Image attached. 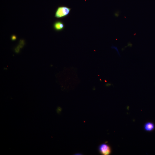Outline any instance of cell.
<instances>
[{
  "instance_id": "1",
  "label": "cell",
  "mask_w": 155,
  "mask_h": 155,
  "mask_svg": "<svg viewBox=\"0 0 155 155\" xmlns=\"http://www.w3.org/2000/svg\"><path fill=\"white\" fill-rule=\"evenodd\" d=\"M71 10V8L67 7H59L56 11L55 17L57 18H61L66 17L70 13Z\"/></svg>"
},
{
  "instance_id": "2",
  "label": "cell",
  "mask_w": 155,
  "mask_h": 155,
  "mask_svg": "<svg viewBox=\"0 0 155 155\" xmlns=\"http://www.w3.org/2000/svg\"><path fill=\"white\" fill-rule=\"evenodd\" d=\"M98 149L100 153L103 155H109L111 152V148L106 144H100L99 147Z\"/></svg>"
},
{
  "instance_id": "3",
  "label": "cell",
  "mask_w": 155,
  "mask_h": 155,
  "mask_svg": "<svg viewBox=\"0 0 155 155\" xmlns=\"http://www.w3.org/2000/svg\"><path fill=\"white\" fill-rule=\"evenodd\" d=\"M53 27L55 31H60L64 29L65 25L63 22L61 21L57 20L54 23Z\"/></svg>"
},
{
  "instance_id": "4",
  "label": "cell",
  "mask_w": 155,
  "mask_h": 155,
  "mask_svg": "<svg viewBox=\"0 0 155 155\" xmlns=\"http://www.w3.org/2000/svg\"><path fill=\"white\" fill-rule=\"evenodd\" d=\"M154 124L152 123L148 122L146 123L144 125L145 130L147 131H151L154 129Z\"/></svg>"
},
{
  "instance_id": "5",
  "label": "cell",
  "mask_w": 155,
  "mask_h": 155,
  "mask_svg": "<svg viewBox=\"0 0 155 155\" xmlns=\"http://www.w3.org/2000/svg\"><path fill=\"white\" fill-rule=\"evenodd\" d=\"M111 48H113V49H115L117 51V52L118 55H119L120 56V54L119 52V51L118 50V49L117 48V47L116 46H114L113 45V46H112L111 47Z\"/></svg>"
},
{
  "instance_id": "6",
  "label": "cell",
  "mask_w": 155,
  "mask_h": 155,
  "mask_svg": "<svg viewBox=\"0 0 155 155\" xmlns=\"http://www.w3.org/2000/svg\"><path fill=\"white\" fill-rule=\"evenodd\" d=\"M17 37L15 35H12L11 36V39L12 40L14 41L16 39Z\"/></svg>"
},
{
  "instance_id": "7",
  "label": "cell",
  "mask_w": 155,
  "mask_h": 155,
  "mask_svg": "<svg viewBox=\"0 0 155 155\" xmlns=\"http://www.w3.org/2000/svg\"><path fill=\"white\" fill-rule=\"evenodd\" d=\"M119 12H115V16L116 17H118L119 16Z\"/></svg>"
}]
</instances>
